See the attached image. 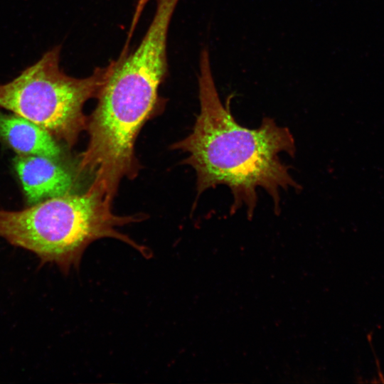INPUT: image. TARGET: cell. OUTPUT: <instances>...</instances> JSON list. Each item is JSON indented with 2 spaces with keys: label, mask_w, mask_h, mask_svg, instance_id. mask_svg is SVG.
I'll list each match as a JSON object with an SVG mask.
<instances>
[{
  "label": "cell",
  "mask_w": 384,
  "mask_h": 384,
  "mask_svg": "<svg viewBox=\"0 0 384 384\" xmlns=\"http://www.w3.org/2000/svg\"><path fill=\"white\" fill-rule=\"evenodd\" d=\"M42 155H17L14 170L30 205L72 193L74 178L57 161Z\"/></svg>",
  "instance_id": "5"
},
{
  "label": "cell",
  "mask_w": 384,
  "mask_h": 384,
  "mask_svg": "<svg viewBox=\"0 0 384 384\" xmlns=\"http://www.w3.org/2000/svg\"><path fill=\"white\" fill-rule=\"evenodd\" d=\"M60 46L45 53L12 80L0 85V108L23 117L73 146L86 130L85 103L97 98L108 66L96 67L86 78L65 74L60 68Z\"/></svg>",
  "instance_id": "4"
},
{
  "label": "cell",
  "mask_w": 384,
  "mask_h": 384,
  "mask_svg": "<svg viewBox=\"0 0 384 384\" xmlns=\"http://www.w3.org/2000/svg\"><path fill=\"white\" fill-rule=\"evenodd\" d=\"M0 141L17 155L61 156L58 141L46 130L16 114L0 112Z\"/></svg>",
  "instance_id": "6"
},
{
  "label": "cell",
  "mask_w": 384,
  "mask_h": 384,
  "mask_svg": "<svg viewBox=\"0 0 384 384\" xmlns=\"http://www.w3.org/2000/svg\"><path fill=\"white\" fill-rule=\"evenodd\" d=\"M179 0H155L153 18L138 46L130 53L126 43L108 73L92 115L105 131L132 137L159 111V87L167 73V36Z\"/></svg>",
  "instance_id": "3"
},
{
  "label": "cell",
  "mask_w": 384,
  "mask_h": 384,
  "mask_svg": "<svg viewBox=\"0 0 384 384\" xmlns=\"http://www.w3.org/2000/svg\"><path fill=\"white\" fill-rule=\"evenodd\" d=\"M142 220V215L113 213L111 204L88 188L83 193L48 198L22 210L0 209V238L68 273L79 265L87 246L100 238H115L142 252L143 247L117 230Z\"/></svg>",
  "instance_id": "2"
},
{
  "label": "cell",
  "mask_w": 384,
  "mask_h": 384,
  "mask_svg": "<svg viewBox=\"0 0 384 384\" xmlns=\"http://www.w3.org/2000/svg\"><path fill=\"white\" fill-rule=\"evenodd\" d=\"M199 65L200 112L192 132L171 149L188 154L183 163L196 171L198 196L225 185L233 196L230 213L245 206L250 220L257 206V189L262 188L272 198L278 214L280 191L301 189L289 174V166L279 158L282 153L294 156L293 135L268 117L256 129L240 124L230 109L232 95L225 105L220 99L206 48L201 52Z\"/></svg>",
  "instance_id": "1"
}]
</instances>
